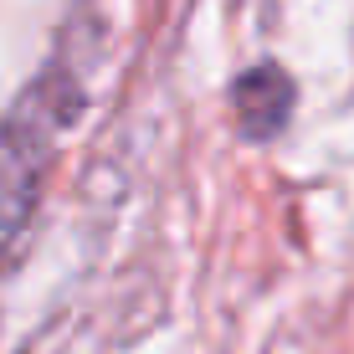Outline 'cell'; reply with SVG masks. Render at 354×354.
I'll return each mask as SVG.
<instances>
[{
	"mask_svg": "<svg viewBox=\"0 0 354 354\" xmlns=\"http://www.w3.org/2000/svg\"><path fill=\"white\" fill-rule=\"evenodd\" d=\"M57 124H62V93L36 88L0 129V257L16 247L21 226L31 221Z\"/></svg>",
	"mask_w": 354,
	"mask_h": 354,
	"instance_id": "6da1fadb",
	"label": "cell"
},
{
	"mask_svg": "<svg viewBox=\"0 0 354 354\" xmlns=\"http://www.w3.org/2000/svg\"><path fill=\"white\" fill-rule=\"evenodd\" d=\"M231 108H236V124L252 139H272L292 113V77L277 62H262L252 72H241L236 88H231Z\"/></svg>",
	"mask_w": 354,
	"mask_h": 354,
	"instance_id": "7a4b0ae2",
	"label": "cell"
}]
</instances>
